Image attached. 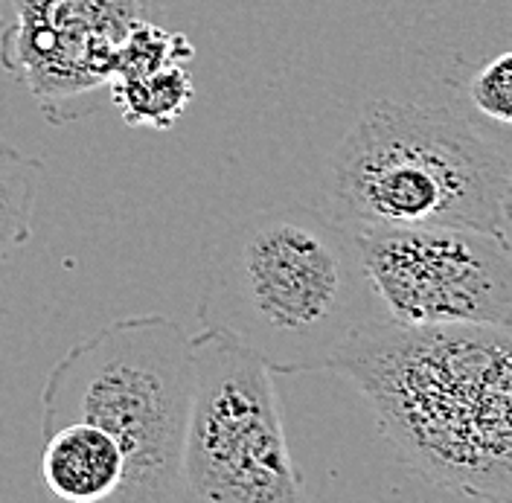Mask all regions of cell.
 Segmentation results:
<instances>
[{
    "instance_id": "6da1fadb",
    "label": "cell",
    "mask_w": 512,
    "mask_h": 503,
    "mask_svg": "<svg viewBox=\"0 0 512 503\" xmlns=\"http://www.w3.org/2000/svg\"><path fill=\"white\" fill-rule=\"evenodd\" d=\"M198 317L254 346L283 376L335 373L393 320L358 227L306 204H271L213 224Z\"/></svg>"
},
{
    "instance_id": "7a4b0ae2",
    "label": "cell",
    "mask_w": 512,
    "mask_h": 503,
    "mask_svg": "<svg viewBox=\"0 0 512 503\" xmlns=\"http://www.w3.org/2000/svg\"><path fill=\"white\" fill-rule=\"evenodd\" d=\"M335 373L361 390L396 460L422 483L512 501V326L390 320Z\"/></svg>"
},
{
    "instance_id": "3957f363",
    "label": "cell",
    "mask_w": 512,
    "mask_h": 503,
    "mask_svg": "<svg viewBox=\"0 0 512 503\" xmlns=\"http://www.w3.org/2000/svg\"><path fill=\"white\" fill-rule=\"evenodd\" d=\"M512 158L448 108L373 99L326 160L329 213L352 227L507 230Z\"/></svg>"
},
{
    "instance_id": "277c9868",
    "label": "cell",
    "mask_w": 512,
    "mask_h": 503,
    "mask_svg": "<svg viewBox=\"0 0 512 503\" xmlns=\"http://www.w3.org/2000/svg\"><path fill=\"white\" fill-rule=\"evenodd\" d=\"M192 335L166 315L108 320L73 344L41 387V437L91 422L126 451L117 503L184 501Z\"/></svg>"
},
{
    "instance_id": "5b68a950",
    "label": "cell",
    "mask_w": 512,
    "mask_h": 503,
    "mask_svg": "<svg viewBox=\"0 0 512 503\" xmlns=\"http://www.w3.org/2000/svg\"><path fill=\"white\" fill-rule=\"evenodd\" d=\"M277 370L233 332L192 335V408L184 501L280 503L303 498L283 428Z\"/></svg>"
},
{
    "instance_id": "8992f818",
    "label": "cell",
    "mask_w": 512,
    "mask_h": 503,
    "mask_svg": "<svg viewBox=\"0 0 512 503\" xmlns=\"http://www.w3.org/2000/svg\"><path fill=\"white\" fill-rule=\"evenodd\" d=\"M396 323L512 326V233L478 224L358 227Z\"/></svg>"
},
{
    "instance_id": "52a82bcc",
    "label": "cell",
    "mask_w": 512,
    "mask_h": 503,
    "mask_svg": "<svg viewBox=\"0 0 512 503\" xmlns=\"http://www.w3.org/2000/svg\"><path fill=\"white\" fill-rule=\"evenodd\" d=\"M160 12L163 0H12L3 67L53 126L82 120L108 94L131 30Z\"/></svg>"
},
{
    "instance_id": "ba28073f",
    "label": "cell",
    "mask_w": 512,
    "mask_h": 503,
    "mask_svg": "<svg viewBox=\"0 0 512 503\" xmlns=\"http://www.w3.org/2000/svg\"><path fill=\"white\" fill-rule=\"evenodd\" d=\"M41 480L59 501H117L126 483V451L105 428L70 422L44 437Z\"/></svg>"
},
{
    "instance_id": "9c48e42d",
    "label": "cell",
    "mask_w": 512,
    "mask_h": 503,
    "mask_svg": "<svg viewBox=\"0 0 512 503\" xmlns=\"http://www.w3.org/2000/svg\"><path fill=\"white\" fill-rule=\"evenodd\" d=\"M192 96L195 85L190 59L160 64L137 76H117L108 88V99L120 111L126 126L152 131L175 126L190 108Z\"/></svg>"
},
{
    "instance_id": "30bf717a",
    "label": "cell",
    "mask_w": 512,
    "mask_h": 503,
    "mask_svg": "<svg viewBox=\"0 0 512 503\" xmlns=\"http://www.w3.org/2000/svg\"><path fill=\"white\" fill-rule=\"evenodd\" d=\"M41 160L21 155L12 143H3V259H9L18 248L30 239L32 204H35V187L41 175Z\"/></svg>"
},
{
    "instance_id": "8fae6325",
    "label": "cell",
    "mask_w": 512,
    "mask_h": 503,
    "mask_svg": "<svg viewBox=\"0 0 512 503\" xmlns=\"http://www.w3.org/2000/svg\"><path fill=\"white\" fill-rule=\"evenodd\" d=\"M466 102L483 120L512 128V50L486 59L469 73Z\"/></svg>"
},
{
    "instance_id": "7c38bea8",
    "label": "cell",
    "mask_w": 512,
    "mask_h": 503,
    "mask_svg": "<svg viewBox=\"0 0 512 503\" xmlns=\"http://www.w3.org/2000/svg\"><path fill=\"white\" fill-rule=\"evenodd\" d=\"M507 230L512 233V184H510V195H507Z\"/></svg>"
}]
</instances>
